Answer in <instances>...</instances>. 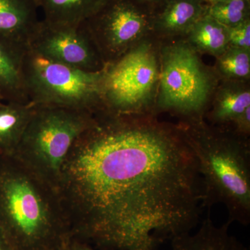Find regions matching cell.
<instances>
[{
	"instance_id": "ffe728a7",
	"label": "cell",
	"mask_w": 250,
	"mask_h": 250,
	"mask_svg": "<svg viewBox=\"0 0 250 250\" xmlns=\"http://www.w3.org/2000/svg\"><path fill=\"white\" fill-rule=\"evenodd\" d=\"M229 46L250 50V22L247 19L234 27L228 28Z\"/></svg>"
},
{
	"instance_id": "7a4b0ae2",
	"label": "cell",
	"mask_w": 250,
	"mask_h": 250,
	"mask_svg": "<svg viewBox=\"0 0 250 250\" xmlns=\"http://www.w3.org/2000/svg\"><path fill=\"white\" fill-rule=\"evenodd\" d=\"M0 233L14 250H57L71 237L58 192L14 155L0 154Z\"/></svg>"
},
{
	"instance_id": "4fadbf2b",
	"label": "cell",
	"mask_w": 250,
	"mask_h": 250,
	"mask_svg": "<svg viewBox=\"0 0 250 250\" xmlns=\"http://www.w3.org/2000/svg\"><path fill=\"white\" fill-rule=\"evenodd\" d=\"M223 85L218 90L207 116L213 126L231 128L247 108L250 107L249 87L236 81Z\"/></svg>"
},
{
	"instance_id": "cb8c5ba5",
	"label": "cell",
	"mask_w": 250,
	"mask_h": 250,
	"mask_svg": "<svg viewBox=\"0 0 250 250\" xmlns=\"http://www.w3.org/2000/svg\"><path fill=\"white\" fill-rule=\"evenodd\" d=\"M134 1H146V2H154V1H160V0H131Z\"/></svg>"
},
{
	"instance_id": "277c9868",
	"label": "cell",
	"mask_w": 250,
	"mask_h": 250,
	"mask_svg": "<svg viewBox=\"0 0 250 250\" xmlns=\"http://www.w3.org/2000/svg\"><path fill=\"white\" fill-rule=\"evenodd\" d=\"M16 151L18 158L57 192L62 166L74 143L93 123L89 111L35 106Z\"/></svg>"
},
{
	"instance_id": "e0dca14e",
	"label": "cell",
	"mask_w": 250,
	"mask_h": 250,
	"mask_svg": "<svg viewBox=\"0 0 250 250\" xmlns=\"http://www.w3.org/2000/svg\"><path fill=\"white\" fill-rule=\"evenodd\" d=\"M188 44L196 52L218 57L229 47L228 28L206 14L187 34Z\"/></svg>"
},
{
	"instance_id": "7402d4cb",
	"label": "cell",
	"mask_w": 250,
	"mask_h": 250,
	"mask_svg": "<svg viewBox=\"0 0 250 250\" xmlns=\"http://www.w3.org/2000/svg\"><path fill=\"white\" fill-rule=\"evenodd\" d=\"M0 250H14L0 233Z\"/></svg>"
},
{
	"instance_id": "8992f818",
	"label": "cell",
	"mask_w": 250,
	"mask_h": 250,
	"mask_svg": "<svg viewBox=\"0 0 250 250\" xmlns=\"http://www.w3.org/2000/svg\"><path fill=\"white\" fill-rule=\"evenodd\" d=\"M159 75L155 48L151 42L141 41L105 67L101 111L122 116H154Z\"/></svg>"
},
{
	"instance_id": "2e32d148",
	"label": "cell",
	"mask_w": 250,
	"mask_h": 250,
	"mask_svg": "<svg viewBox=\"0 0 250 250\" xmlns=\"http://www.w3.org/2000/svg\"><path fill=\"white\" fill-rule=\"evenodd\" d=\"M45 21L79 25L101 9L108 0H38Z\"/></svg>"
},
{
	"instance_id": "6da1fadb",
	"label": "cell",
	"mask_w": 250,
	"mask_h": 250,
	"mask_svg": "<svg viewBox=\"0 0 250 250\" xmlns=\"http://www.w3.org/2000/svg\"><path fill=\"white\" fill-rule=\"evenodd\" d=\"M57 192L72 238L100 250H159L202 207L196 159L179 126L101 112L77 138Z\"/></svg>"
},
{
	"instance_id": "5b68a950",
	"label": "cell",
	"mask_w": 250,
	"mask_h": 250,
	"mask_svg": "<svg viewBox=\"0 0 250 250\" xmlns=\"http://www.w3.org/2000/svg\"><path fill=\"white\" fill-rule=\"evenodd\" d=\"M104 68L98 72L80 70L47 58L28 47L23 70L29 103L95 114L103 108Z\"/></svg>"
},
{
	"instance_id": "d4e9b609",
	"label": "cell",
	"mask_w": 250,
	"mask_h": 250,
	"mask_svg": "<svg viewBox=\"0 0 250 250\" xmlns=\"http://www.w3.org/2000/svg\"><path fill=\"white\" fill-rule=\"evenodd\" d=\"M0 102H1V100H0Z\"/></svg>"
},
{
	"instance_id": "3957f363",
	"label": "cell",
	"mask_w": 250,
	"mask_h": 250,
	"mask_svg": "<svg viewBox=\"0 0 250 250\" xmlns=\"http://www.w3.org/2000/svg\"><path fill=\"white\" fill-rule=\"evenodd\" d=\"M196 159L202 179V207L221 204L228 221L250 223V144L233 130L202 121L179 125Z\"/></svg>"
},
{
	"instance_id": "7c38bea8",
	"label": "cell",
	"mask_w": 250,
	"mask_h": 250,
	"mask_svg": "<svg viewBox=\"0 0 250 250\" xmlns=\"http://www.w3.org/2000/svg\"><path fill=\"white\" fill-rule=\"evenodd\" d=\"M231 223L218 226L209 215L195 233H185L171 240L172 250H248L229 231Z\"/></svg>"
},
{
	"instance_id": "ac0fdd59",
	"label": "cell",
	"mask_w": 250,
	"mask_h": 250,
	"mask_svg": "<svg viewBox=\"0 0 250 250\" xmlns=\"http://www.w3.org/2000/svg\"><path fill=\"white\" fill-rule=\"evenodd\" d=\"M217 68L229 81L243 82L250 78V50L229 46L217 57Z\"/></svg>"
},
{
	"instance_id": "8fae6325",
	"label": "cell",
	"mask_w": 250,
	"mask_h": 250,
	"mask_svg": "<svg viewBox=\"0 0 250 250\" xmlns=\"http://www.w3.org/2000/svg\"><path fill=\"white\" fill-rule=\"evenodd\" d=\"M39 10L38 0H0V36L28 46Z\"/></svg>"
},
{
	"instance_id": "44dd1931",
	"label": "cell",
	"mask_w": 250,
	"mask_h": 250,
	"mask_svg": "<svg viewBox=\"0 0 250 250\" xmlns=\"http://www.w3.org/2000/svg\"><path fill=\"white\" fill-rule=\"evenodd\" d=\"M100 250L96 249L85 242L70 237L59 250Z\"/></svg>"
},
{
	"instance_id": "d6986e66",
	"label": "cell",
	"mask_w": 250,
	"mask_h": 250,
	"mask_svg": "<svg viewBox=\"0 0 250 250\" xmlns=\"http://www.w3.org/2000/svg\"><path fill=\"white\" fill-rule=\"evenodd\" d=\"M249 0H231L212 4L207 14L222 25L229 28L249 18Z\"/></svg>"
},
{
	"instance_id": "603a6c76",
	"label": "cell",
	"mask_w": 250,
	"mask_h": 250,
	"mask_svg": "<svg viewBox=\"0 0 250 250\" xmlns=\"http://www.w3.org/2000/svg\"><path fill=\"white\" fill-rule=\"evenodd\" d=\"M211 4L218 2H225V1H231V0H210Z\"/></svg>"
},
{
	"instance_id": "9a60e30c",
	"label": "cell",
	"mask_w": 250,
	"mask_h": 250,
	"mask_svg": "<svg viewBox=\"0 0 250 250\" xmlns=\"http://www.w3.org/2000/svg\"><path fill=\"white\" fill-rule=\"evenodd\" d=\"M33 111L31 103L0 102V154H14Z\"/></svg>"
},
{
	"instance_id": "ba28073f",
	"label": "cell",
	"mask_w": 250,
	"mask_h": 250,
	"mask_svg": "<svg viewBox=\"0 0 250 250\" xmlns=\"http://www.w3.org/2000/svg\"><path fill=\"white\" fill-rule=\"evenodd\" d=\"M83 24L105 65L141 42L150 27L147 16L131 0H108Z\"/></svg>"
},
{
	"instance_id": "9c48e42d",
	"label": "cell",
	"mask_w": 250,
	"mask_h": 250,
	"mask_svg": "<svg viewBox=\"0 0 250 250\" xmlns=\"http://www.w3.org/2000/svg\"><path fill=\"white\" fill-rule=\"evenodd\" d=\"M28 47L47 58L85 71H101L106 67L83 23L70 25L41 20Z\"/></svg>"
},
{
	"instance_id": "52a82bcc",
	"label": "cell",
	"mask_w": 250,
	"mask_h": 250,
	"mask_svg": "<svg viewBox=\"0 0 250 250\" xmlns=\"http://www.w3.org/2000/svg\"><path fill=\"white\" fill-rule=\"evenodd\" d=\"M160 66L155 113L171 112L185 122L202 121L213 81L196 51L184 42L167 46L161 53Z\"/></svg>"
},
{
	"instance_id": "5bb4252c",
	"label": "cell",
	"mask_w": 250,
	"mask_h": 250,
	"mask_svg": "<svg viewBox=\"0 0 250 250\" xmlns=\"http://www.w3.org/2000/svg\"><path fill=\"white\" fill-rule=\"evenodd\" d=\"M207 11L201 0H167L154 27L164 36L187 34Z\"/></svg>"
},
{
	"instance_id": "30bf717a",
	"label": "cell",
	"mask_w": 250,
	"mask_h": 250,
	"mask_svg": "<svg viewBox=\"0 0 250 250\" xmlns=\"http://www.w3.org/2000/svg\"><path fill=\"white\" fill-rule=\"evenodd\" d=\"M28 46L0 36V100L29 104L24 80V54Z\"/></svg>"
}]
</instances>
